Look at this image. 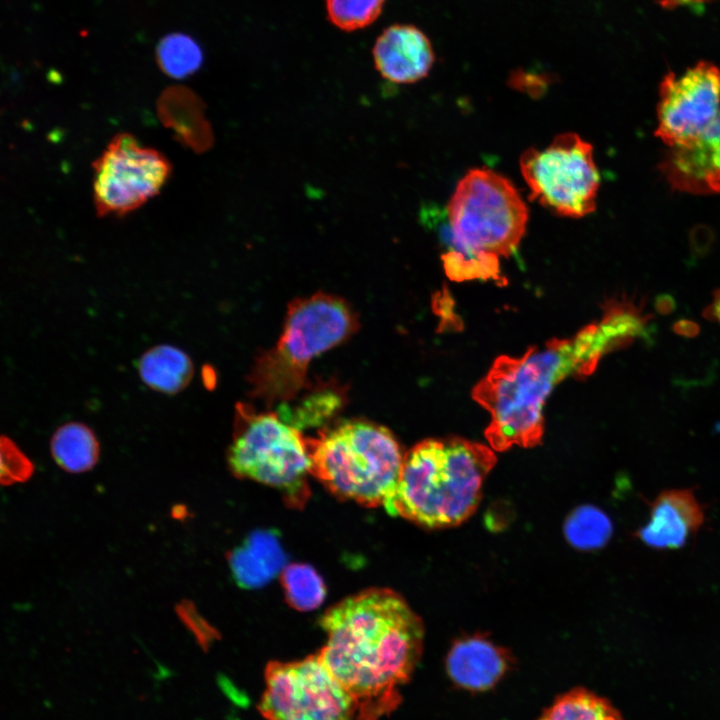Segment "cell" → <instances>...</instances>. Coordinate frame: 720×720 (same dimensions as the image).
<instances>
[{"label": "cell", "instance_id": "cell-15", "mask_svg": "<svg viewBox=\"0 0 720 720\" xmlns=\"http://www.w3.org/2000/svg\"><path fill=\"white\" fill-rule=\"evenodd\" d=\"M508 664L504 649L480 636L455 642L446 660L450 679L459 687L473 691L493 687L506 672Z\"/></svg>", "mask_w": 720, "mask_h": 720}, {"label": "cell", "instance_id": "cell-25", "mask_svg": "<svg viewBox=\"0 0 720 720\" xmlns=\"http://www.w3.org/2000/svg\"><path fill=\"white\" fill-rule=\"evenodd\" d=\"M343 399V392L337 390L322 388L313 391L295 411L289 412V415L292 416L289 423L297 416V419L291 425L298 429L302 425L316 424L328 416H332L341 406Z\"/></svg>", "mask_w": 720, "mask_h": 720}, {"label": "cell", "instance_id": "cell-16", "mask_svg": "<svg viewBox=\"0 0 720 720\" xmlns=\"http://www.w3.org/2000/svg\"><path fill=\"white\" fill-rule=\"evenodd\" d=\"M157 114L175 139L194 152H204L213 143V133L204 115V103L184 86L167 87L158 98Z\"/></svg>", "mask_w": 720, "mask_h": 720}, {"label": "cell", "instance_id": "cell-20", "mask_svg": "<svg viewBox=\"0 0 720 720\" xmlns=\"http://www.w3.org/2000/svg\"><path fill=\"white\" fill-rule=\"evenodd\" d=\"M538 720H623V718L606 698L585 688H575L556 698Z\"/></svg>", "mask_w": 720, "mask_h": 720}, {"label": "cell", "instance_id": "cell-3", "mask_svg": "<svg viewBox=\"0 0 720 720\" xmlns=\"http://www.w3.org/2000/svg\"><path fill=\"white\" fill-rule=\"evenodd\" d=\"M448 250L442 256L453 281L501 280L499 259L519 246L528 210L513 184L487 168L458 182L447 206Z\"/></svg>", "mask_w": 720, "mask_h": 720}, {"label": "cell", "instance_id": "cell-5", "mask_svg": "<svg viewBox=\"0 0 720 720\" xmlns=\"http://www.w3.org/2000/svg\"><path fill=\"white\" fill-rule=\"evenodd\" d=\"M358 327L356 313L338 296L318 292L293 300L277 343L257 357L248 374L250 395L268 408L292 402L311 386L307 371L312 360Z\"/></svg>", "mask_w": 720, "mask_h": 720}, {"label": "cell", "instance_id": "cell-24", "mask_svg": "<svg viewBox=\"0 0 720 720\" xmlns=\"http://www.w3.org/2000/svg\"><path fill=\"white\" fill-rule=\"evenodd\" d=\"M385 2L386 0H324L330 23L346 32L371 25L382 13Z\"/></svg>", "mask_w": 720, "mask_h": 720}, {"label": "cell", "instance_id": "cell-12", "mask_svg": "<svg viewBox=\"0 0 720 720\" xmlns=\"http://www.w3.org/2000/svg\"><path fill=\"white\" fill-rule=\"evenodd\" d=\"M659 169L676 190L720 193V112L693 143L670 148Z\"/></svg>", "mask_w": 720, "mask_h": 720}, {"label": "cell", "instance_id": "cell-18", "mask_svg": "<svg viewBox=\"0 0 720 720\" xmlns=\"http://www.w3.org/2000/svg\"><path fill=\"white\" fill-rule=\"evenodd\" d=\"M234 578L239 585L256 587L267 582L281 568L283 554L271 535L258 533L229 556Z\"/></svg>", "mask_w": 720, "mask_h": 720}, {"label": "cell", "instance_id": "cell-8", "mask_svg": "<svg viewBox=\"0 0 720 720\" xmlns=\"http://www.w3.org/2000/svg\"><path fill=\"white\" fill-rule=\"evenodd\" d=\"M520 170L531 198L552 212L579 218L595 210L599 172L592 146L577 134L563 133L544 149H527Z\"/></svg>", "mask_w": 720, "mask_h": 720}, {"label": "cell", "instance_id": "cell-2", "mask_svg": "<svg viewBox=\"0 0 720 720\" xmlns=\"http://www.w3.org/2000/svg\"><path fill=\"white\" fill-rule=\"evenodd\" d=\"M640 334L635 313L614 303L600 321L572 338L532 346L520 357H498L472 391L473 399L491 416L485 430L490 446L503 452L512 446L538 445L544 405L554 388L570 376L590 375L606 353Z\"/></svg>", "mask_w": 720, "mask_h": 720}, {"label": "cell", "instance_id": "cell-21", "mask_svg": "<svg viewBox=\"0 0 720 720\" xmlns=\"http://www.w3.org/2000/svg\"><path fill=\"white\" fill-rule=\"evenodd\" d=\"M203 60L201 46L185 33L167 34L156 46V61L160 70L174 79H183L194 74L202 66Z\"/></svg>", "mask_w": 720, "mask_h": 720}, {"label": "cell", "instance_id": "cell-27", "mask_svg": "<svg viewBox=\"0 0 720 720\" xmlns=\"http://www.w3.org/2000/svg\"><path fill=\"white\" fill-rule=\"evenodd\" d=\"M175 610L181 622L194 635L203 650H207L211 643L218 638L216 629L199 615L191 601L182 600L176 605Z\"/></svg>", "mask_w": 720, "mask_h": 720}, {"label": "cell", "instance_id": "cell-10", "mask_svg": "<svg viewBox=\"0 0 720 720\" xmlns=\"http://www.w3.org/2000/svg\"><path fill=\"white\" fill-rule=\"evenodd\" d=\"M97 215L123 216L157 195L171 173L159 151L140 146L129 133H118L92 163Z\"/></svg>", "mask_w": 720, "mask_h": 720}, {"label": "cell", "instance_id": "cell-4", "mask_svg": "<svg viewBox=\"0 0 720 720\" xmlns=\"http://www.w3.org/2000/svg\"><path fill=\"white\" fill-rule=\"evenodd\" d=\"M495 463L494 452L478 442L423 440L404 455L386 511L426 528L458 525L476 510L484 479Z\"/></svg>", "mask_w": 720, "mask_h": 720}, {"label": "cell", "instance_id": "cell-14", "mask_svg": "<svg viewBox=\"0 0 720 720\" xmlns=\"http://www.w3.org/2000/svg\"><path fill=\"white\" fill-rule=\"evenodd\" d=\"M703 522L704 508L692 489H668L650 503L649 521L635 537L654 549H679Z\"/></svg>", "mask_w": 720, "mask_h": 720}, {"label": "cell", "instance_id": "cell-22", "mask_svg": "<svg viewBox=\"0 0 720 720\" xmlns=\"http://www.w3.org/2000/svg\"><path fill=\"white\" fill-rule=\"evenodd\" d=\"M613 531L609 517L599 508L582 505L567 518L564 533L568 542L581 550H595L603 547Z\"/></svg>", "mask_w": 720, "mask_h": 720}, {"label": "cell", "instance_id": "cell-7", "mask_svg": "<svg viewBox=\"0 0 720 720\" xmlns=\"http://www.w3.org/2000/svg\"><path fill=\"white\" fill-rule=\"evenodd\" d=\"M227 463L236 477L278 490L290 507L302 508L310 495L307 438L277 412L237 405Z\"/></svg>", "mask_w": 720, "mask_h": 720}, {"label": "cell", "instance_id": "cell-9", "mask_svg": "<svg viewBox=\"0 0 720 720\" xmlns=\"http://www.w3.org/2000/svg\"><path fill=\"white\" fill-rule=\"evenodd\" d=\"M258 710L265 720H353L357 706L319 653L302 660L272 661L265 668Z\"/></svg>", "mask_w": 720, "mask_h": 720}, {"label": "cell", "instance_id": "cell-6", "mask_svg": "<svg viewBox=\"0 0 720 720\" xmlns=\"http://www.w3.org/2000/svg\"><path fill=\"white\" fill-rule=\"evenodd\" d=\"M311 476L337 497L368 507L389 505L404 455L386 427L363 419L340 421L307 438Z\"/></svg>", "mask_w": 720, "mask_h": 720}, {"label": "cell", "instance_id": "cell-19", "mask_svg": "<svg viewBox=\"0 0 720 720\" xmlns=\"http://www.w3.org/2000/svg\"><path fill=\"white\" fill-rule=\"evenodd\" d=\"M50 449L56 464L70 473L90 470L97 463L100 452L93 430L79 422L60 426L51 438Z\"/></svg>", "mask_w": 720, "mask_h": 720}, {"label": "cell", "instance_id": "cell-26", "mask_svg": "<svg viewBox=\"0 0 720 720\" xmlns=\"http://www.w3.org/2000/svg\"><path fill=\"white\" fill-rule=\"evenodd\" d=\"M34 471L32 462L22 453L15 443L1 438V483L11 485L30 479Z\"/></svg>", "mask_w": 720, "mask_h": 720}, {"label": "cell", "instance_id": "cell-17", "mask_svg": "<svg viewBox=\"0 0 720 720\" xmlns=\"http://www.w3.org/2000/svg\"><path fill=\"white\" fill-rule=\"evenodd\" d=\"M142 381L151 389L176 394L193 377V363L181 349L171 345H157L145 351L137 362Z\"/></svg>", "mask_w": 720, "mask_h": 720}, {"label": "cell", "instance_id": "cell-23", "mask_svg": "<svg viewBox=\"0 0 720 720\" xmlns=\"http://www.w3.org/2000/svg\"><path fill=\"white\" fill-rule=\"evenodd\" d=\"M288 603L302 611L317 608L324 600L326 589L319 574L309 565L291 564L281 574Z\"/></svg>", "mask_w": 720, "mask_h": 720}, {"label": "cell", "instance_id": "cell-13", "mask_svg": "<svg viewBox=\"0 0 720 720\" xmlns=\"http://www.w3.org/2000/svg\"><path fill=\"white\" fill-rule=\"evenodd\" d=\"M372 57L382 78L396 84L420 81L435 62L429 37L412 24H393L385 28L375 41Z\"/></svg>", "mask_w": 720, "mask_h": 720}, {"label": "cell", "instance_id": "cell-28", "mask_svg": "<svg viewBox=\"0 0 720 720\" xmlns=\"http://www.w3.org/2000/svg\"><path fill=\"white\" fill-rule=\"evenodd\" d=\"M706 316L720 324V289L714 293L712 302L706 310Z\"/></svg>", "mask_w": 720, "mask_h": 720}, {"label": "cell", "instance_id": "cell-11", "mask_svg": "<svg viewBox=\"0 0 720 720\" xmlns=\"http://www.w3.org/2000/svg\"><path fill=\"white\" fill-rule=\"evenodd\" d=\"M720 112V70L701 61L659 87L656 136L670 148L693 143Z\"/></svg>", "mask_w": 720, "mask_h": 720}, {"label": "cell", "instance_id": "cell-1", "mask_svg": "<svg viewBox=\"0 0 720 720\" xmlns=\"http://www.w3.org/2000/svg\"><path fill=\"white\" fill-rule=\"evenodd\" d=\"M321 659L354 699L357 720H380L401 702L423 650L424 628L405 599L370 588L329 608Z\"/></svg>", "mask_w": 720, "mask_h": 720}]
</instances>
